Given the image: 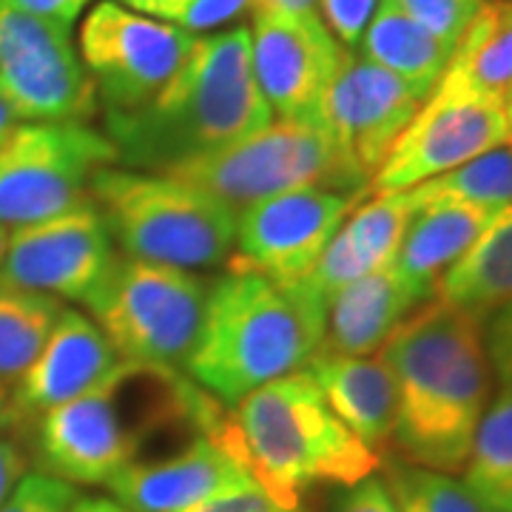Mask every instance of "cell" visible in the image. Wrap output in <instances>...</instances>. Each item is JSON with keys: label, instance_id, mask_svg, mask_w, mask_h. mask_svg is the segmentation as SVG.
<instances>
[{"label": "cell", "instance_id": "obj_1", "mask_svg": "<svg viewBox=\"0 0 512 512\" xmlns=\"http://www.w3.org/2000/svg\"><path fill=\"white\" fill-rule=\"evenodd\" d=\"M231 427V410L183 370L117 362L83 396L35 421L40 473L72 487H106L154 456V441L185 447Z\"/></svg>", "mask_w": 512, "mask_h": 512}, {"label": "cell", "instance_id": "obj_2", "mask_svg": "<svg viewBox=\"0 0 512 512\" xmlns=\"http://www.w3.org/2000/svg\"><path fill=\"white\" fill-rule=\"evenodd\" d=\"M379 359L396 382L399 458L444 476L461 473L493 396L484 325L430 299L393 330Z\"/></svg>", "mask_w": 512, "mask_h": 512}, {"label": "cell", "instance_id": "obj_3", "mask_svg": "<svg viewBox=\"0 0 512 512\" xmlns=\"http://www.w3.org/2000/svg\"><path fill=\"white\" fill-rule=\"evenodd\" d=\"M103 120L120 165L151 174L220 151L274 123L256 86L251 32L237 26L197 35L180 69L146 106Z\"/></svg>", "mask_w": 512, "mask_h": 512}, {"label": "cell", "instance_id": "obj_4", "mask_svg": "<svg viewBox=\"0 0 512 512\" xmlns=\"http://www.w3.org/2000/svg\"><path fill=\"white\" fill-rule=\"evenodd\" d=\"M328 299L308 279L225 271L211 279L185 376L228 410L256 387L305 370L325 342Z\"/></svg>", "mask_w": 512, "mask_h": 512}, {"label": "cell", "instance_id": "obj_5", "mask_svg": "<svg viewBox=\"0 0 512 512\" xmlns=\"http://www.w3.org/2000/svg\"><path fill=\"white\" fill-rule=\"evenodd\" d=\"M231 421L256 484L285 510H302L316 490L353 487L382 467L305 370L256 387L231 407Z\"/></svg>", "mask_w": 512, "mask_h": 512}, {"label": "cell", "instance_id": "obj_6", "mask_svg": "<svg viewBox=\"0 0 512 512\" xmlns=\"http://www.w3.org/2000/svg\"><path fill=\"white\" fill-rule=\"evenodd\" d=\"M89 202L100 211L117 251L137 262L197 274L225 265L234 248L237 214L165 174L111 165L92 180Z\"/></svg>", "mask_w": 512, "mask_h": 512}, {"label": "cell", "instance_id": "obj_7", "mask_svg": "<svg viewBox=\"0 0 512 512\" xmlns=\"http://www.w3.org/2000/svg\"><path fill=\"white\" fill-rule=\"evenodd\" d=\"M211 279L120 254L86 311L120 362L185 367L200 336Z\"/></svg>", "mask_w": 512, "mask_h": 512}, {"label": "cell", "instance_id": "obj_8", "mask_svg": "<svg viewBox=\"0 0 512 512\" xmlns=\"http://www.w3.org/2000/svg\"><path fill=\"white\" fill-rule=\"evenodd\" d=\"M228 205L234 214L305 185L356 191L345 177L328 134L311 123L274 120L245 140L163 171Z\"/></svg>", "mask_w": 512, "mask_h": 512}, {"label": "cell", "instance_id": "obj_9", "mask_svg": "<svg viewBox=\"0 0 512 512\" xmlns=\"http://www.w3.org/2000/svg\"><path fill=\"white\" fill-rule=\"evenodd\" d=\"M120 165L89 123H18L0 143V225L20 228L89 202L92 180Z\"/></svg>", "mask_w": 512, "mask_h": 512}, {"label": "cell", "instance_id": "obj_10", "mask_svg": "<svg viewBox=\"0 0 512 512\" xmlns=\"http://www.w3.org/2000/svg\"><path fill=\"white\" fill-rule=\"evenodd\" d=\"M0 100L20 123H92L100 97L72 29L0 0Z\"/></svg>", "mask_w": 512, "mask_h": 512}, {"label": "cell", "instance_id": "obj_11", "mask_svg": "<svg viewBox=\"0 0 512 512\" xmlns=\"http://www.w3.org/2000/svg\"><path fill=\"white\" fill-rule=\"evenodd\" d=\"M194 37L120 0L94 3L80 23L77 52L97 89L103 117L146 106L180 69Z\"/></svg>", "mask_w": 512, "mask_h": 512}, {"label": "cell", "instance_id": "obj_12", "mask_svg": "<svg viewBox=\"0 0 512 512\" xmlns=\"http://www.w3.org/2000/svg\"><path fill=\"white\" fill-rule=\"evenodd\" d=\"M421 106L424 97L396 74L345 49L339 72L319 109V128L328 134L345 177L356 191H370L373 177Z\"/></svg>", "mask_w": 512, "mask_h": 512}, {"label": "cell", "instance_id": "obj_13", "mask_svg": "<svg viewBox=\"0 0 512 512\" xmlns=\"http://www.w3.org/2000/svg\"><path fill=\"white\" fill-rule=\"evenodd\" d=\"M367 194L305 185L239 211L225 271L262 274L279 282L308 279L333 234Z\"/></svg>", "mask_w": 512, "mask_h": 512}, {"label": "cell", "instance_id": "obj_14", "mask_svg": "<svg viewBox=\"0 0 512 512\" xmlns=\"http://www.w3.org/2000/svg\"><path fill=\"white\" fill-rule=\"evenodd\" d=\"M117 259L120 251L100 211L92 202H80L49 220L12 228L0 259V282L86 308Z\"/></svg>", "mask_w": 512, "mask_h": 512}, {"label": "cell", "instance_id": "obj_15", "mask_svg": "<svg viewBox=\"0 0 512 512\" xmlns=\"http://www.w3.org/2000/svg\"><path fill=\"white\" fill-rule=\"evenodd\" d=\"M507 140L504 103L439 83L373 177L370 194L416 188Z\"/></svg>", "mask_w": 512, "mask_h": 512}, {"label": "cell", "instance_id": "obj_16", "mask_svg": "<svg viewBox=\"0 0 512 512\" xmlns=\"http://www.w3.org/2000/svg\"><path fill=\"white\" fill-rule=\"evenodd\" d=\"M251 66L276 120L319 126L325 92L339 72L345 46L330 35L319 12L254 15Z\"/></svg>", "mask_w": 512, "mask_h": 512}, {"label": "cell", "instance_id": "obj_17", "mask_svg": "<svg viewBox=\"0 0 512 512\" xmlns=\"http://www.w3.org/2000/svg\"><path fill=\"white\" fill-rule=\"evenodd\" d=\"M251 487L259 484L242 456L234 421L225 433L188 441L168 456L137 461L106 484L111 498L131 512H177Z\"/></svg>", "mask_w": 512, "mask_h": 512}, {"label": "cell", "instance_id": "obj_18", "mask_svg": "<svg viewBox=\"0 0 512 512\" xmlns=\"http://www.w3.org/2000/svg\"><path fill=\"white\" fill-rule=\"evenodd\" d=\"M117 362V353L92 316L66 308L35 362L12 387L20 424L29 427L43 413L83 396Z\"/></svg>", "mask_w": 512, "mask_h": 512}, {"label": "cell", "instance_id": "obj_19", "mask_svg": "<svg viewBox=\"0 0 512 512\" xmlns=\"http://www.w3.org/2000/svg\"><path fill=\"white\" fill-rule=\"evenodd\" d=\"M328 407L376 456H387L396 427V382L379 356H345L319 348L305 365Z\"/></svg>", "mask_w": 512, "mask_h": 512}, {"label": "cell", "instance_id": "obj_20", "mask_svg": "<svg viewBox=\"0 0 512 512\" xmlns=\"http://www.w3.org/2000/svg\"><path fill=\"white\" fill-rule=\"evenodd\" d=\"M424 302H430V296L410 285L393 265L373 271L330 296L325 342L319 348L345 356H373Z\"/></svg>", "mask_w": 512, "mask_h": 512}, {"label": "cell", "instance_id": "obj_21", "mask_svg": "<svg viewBox=\"0 0 512 512\" xmlns=\"http://www.w3.org/2000/svg\"><path fill=\"white\" fill-rule=\"evenodd\" d=\"M493 220V211H484L467 202H424L407 225L393 268L424 296L433 299L441 276L456 265L461 254Z\"/></svg>", "mask_w": 512, "mask_h": 512}, {"label": "cell", "instance_id": "obj_22", "mask_svg": "<svg viewBox=\"0 0 512 512\" xmlns=\"http://www.w3.org/2000/svg\"><path fill=\"white\" fill-rule=\"evenodd\" d=\"M433 299L481 325L512 302V208L495 214L456 265L441 276Z\"/></svg>", "mask_w": 512, "mask_h": 512}, {"label": "cell", "instance_id": "obj_23", "mask_svg": "<svg viewBox=\"0 0 512 512\" xmlns=\"http://www.w3.org/2000/svg\"><path fill=\"white\" fill-rule=\"evenodd\" d=\"M359 55L396 74L427 100L447 72L453 49L407 18L393 0H382L359 40Z\"/></svg>", "mask_w": 512, "mask_h": 512}, {"label": "cell", "instance_id": "obj_24", "mask_svg": "<svg viewBox=\"0 0 512 512\" xmlns=\"http://www.w3.org/2000/svg\"><path fill=\"white\" fill-rule=\"evenodd\" d=\"M439 83L507 103L512 97V0H484Z\"/></svg>", "mask_w": 512, "mask_h": 512}, {"label": "cell", "instance_id": "obj_25", "mask_svg": "<svg viewBox=\"0 0 512 512\" xmlns=\"http://www.w3.org/2000/svg\"><path fill=\"white\" fill-rule=\"evenodd\" d=\"M66 305L46 293L0 282V384L15 387L43 350Z\"/></svg>", "mask_w": 512, "mask_h": 512}, {"label": "cell", "instance_id": "obj_26", "mask_svg": "<svg viewBox=\"0 0 512 512\" xmlns=\"http://www.w3.org/2000/svg\"><path fill=\"white\" fill-rule=\"evenodd\" d=\"M464 487L493 512H512V387H504L478 424L464 464Z\"/></svg>", "mask_w": 512, "mask_h": 512}, {"label": "cell", "instance_id": "obj_27", "mask_svg": "<svg viewBox=\"0 0 512 512\" xmlns=\"http://www.w3.org/2000/svg\"><path fill=\"white\" fill-rule=\"evenodd\" d=\"M419 202L413 191H390V194H367L342 222V237L348 239L350 251L362 262L367 274L393 265L402 245L407 225L416 217Z\"/></svg>", "mask_w": 512, "mask_h": 512}, {"label": "cell", "instance_id": "obj_28", "mask_svg": "<svg viewBox=\"0 0 512 512\" xmlns=\"http://www.w3.org/2000/svg\"><path fill=\"white\" fill-rule=\"evenodd\" d=\"M410 191L419 208L433 200H456L501 214L512 208V140Z\"/></svg>", "mask_w": 512, "mask_h": 512}, {"label": "cell", "instance_id": "obj_29", "mask_svg": "<svg viewBox=\"0 0 512 512\" xmlns=\"http://www.w3.org/2000/svg\"><path fill=\"white\" fill-rule=\"evenodd\" d=\"M384 484L402 512H493L453 476L407 464L399 456L387 458Z\"/></svg>", "mask_w": 512, "mask_h": 512}, {"label": "cell", "instance_id": "obj_30", "mask_svg": "<svg viewBox=\"0 0 512 512\" xmlns=\"http://www.w3.org/2000/svg\"><path fill=\"white\" fill-rule=\"evenodd\" d=\"M123 6L165 20L188 35H205L254 12V0H120Z\"/></svg>", "mask_w": 512, "mask_h": 512}, {"label": "cell", "instance_id": "obj_31", "mask_svg": "<svg viewBox=\"0 0 512 512\" xmlns=\"http://www.w3.org/2000/svg\"><path fill=\"white\" fill-rule=\"evenodd\" d=\"M404 15L416 20L421 29H427L441 43L456 49L461 35L473 23L484 0H393Z\"/></svg>", "mask_w": 512, "mask_h": 512}, {"label": "cell", "instance_id": "obj_32", "mask_svg": "<svg viewBox=\"0 0 512 512\" xmlns=\"http://www.w3.org/2000/svg\"><path fill=\"white\" fill-rule=\"evenodd\" d=\"M77 501L72 484L46 473H26L15 484L0 512H69Z\"/></svg>", "mask_w": 512, "mask_h": 512}, {"label": "cell", "instance_id": "obj_33", "mask_svg": "<svg viewBox=\"0 0 512 512\" xmlns=\"http://www.w3.org/2000/svg\"><path fill=\"white\" fill-rule=\"evenodd\" d=\"M382 0H319V18L345 49H356Z\"/></svg>", "mask_w": 512, "mask_h": 512}, {"label": "cell", "instance_id": "obj_34", "mask_svg": "<svg viewBox=\"0 0 512 512\" xmlns=\"http://www.w3.org/2000/svg\"><path fill=\"white\" fill-rule=\"evenodd\" d=\"M313 512H402L390 495L384 478L370 476L353 487H339L322 507Z\"/></svg>", "mask_w": 512, "mask_h": 512}, {"label": "cell", "instance_id": "obj_35", "mask_svg": "<svg viewBox=\"0 0 512 512\" xmlns=\"http://www.w3.org/2000/svg\"><path fill=\"white\" fill-rule=\"evenodd\" d=\"M484 348L504 387H512V302L487 319L484 328Z\"/></svg>", "mask_w": 512, "mask_h": 512}, {"label": "cell", "instance_id": "obj_36", "mask_svg": "<svg viewBox=\"0 0 512 512\" xmlns=\"http://www.w3.org/2000/svg\"><path fill=\"white\" fill-rule=\"evenodd\" d=\"M177 512H302V510H285L279 507L271 495L265 493L262 487H251V490H237V493L214 495L197 501L191 507Z\"/></svg>", "mask_w": 512, "mask_h": 512}, {"label": "cell", "instance_id": "obj_37", "mask_svg": "<svg viewBox=\"0 0 512 512\" xmlns=\"http://www.w3.org/2000/svg\"><path fill=\"white\" fill-rule=\"evenodd\" d=\"M9 3L15 9H20V12H29L35 18L52 20V23H60V26L72 29L94 0H9Z\"/></svg>", "mask_w": 512, "mask_h": 512}, {"label": "cell", "instance_id": "obj_38", "mask_svg": "<svg viewBox=\"0 0 512 512\" xmlns=\"http://www.w3.org/2000/svg\"><path fill=\"white\" fill-rule=\"evenodd\" d=\"M26 464L29 458L18 441L0 439V504L9 498L20 478L26 476Z\"/></svg>", "mask_w": 512, "mask_h": 512}, {"label": "cell", "instance_id": "obj_39", "mask_svg": "<svg viewBox=\"0 0 512 512\" xmlns=\"http://www.w3.org/2000/svg\"><path fill=\"white\" fill-rule=\"evenodd\" d=\"M319 0H254L251 15H311Z\"/></svg>", "mask_w": 512, "mask_h": 512}, {"label": "cell", "instance_id": "obj_40", "mask_svg": "<svg viewBox=\"0 0 512 512\" xmlns=\"http://www.w3.org/2000/svg\"><path fill=\"white\" fill-rule=\"evenodd\" d=\"M23 424L18 419V410L12 404V390L0 384V433L3 430H20Z\"/></svg>", "mask_w": 512, "mask_h": 512}, {"label": "cell", "instance_id": "obj_41", "mask_svg": "<svg viewBox=\"0 0 512 512\" xmlns=\"http://www.w3.org/2000/svg\"><path fill=\"white\" fill-rule=\"evenodd\" d=\"M69 512H131L123 504H117L114 498H80L72 504Z\"/></svg>", "mask_w": 512, "mask_h": 512}, {"label": "cell", "instance_id": "obj_42", "mask_svg": "<svg viewBox=\"0 0 512 512\" xmlns=\"http://www.w3.org/2000/svg\"><path fill=\"white\" fill-rule=\"evenodd\" d=\"M15 126H18L15 114H12V111H9V106H6V103L0 100V143L6 140V134H9V131H12Z\"/></svg>", "mask_w": 512, "mask_h": 512}, {"label": "cell", "instance_id": "obj_43", "mask_svg": "<svg viewBox=\"0 0 512 512\" xmlns=\"http://www.w3.org/2000/svg\"><path fill=\"white\" fill-rule=\"evenodd\" d=\"M6 245H9V228H3V225H0V259H3V254H6Z\"/></svg>", "mask_w": 512, "mask_h": 512}, {"label": "cell", "instance_id": "obj_44", "mask_svg": "<svg viewBox=\"0 0 512 512\" xmlns=\"http://www.w3.org/2000/svg\"><path fill=\"white\" fill-rule=\"evenodd\" d=\"M504 114H507V128H510V140H512V97L504 103Z\"/></svg>", "mask_w": 512, "mask_h": 512}]
</instances>
